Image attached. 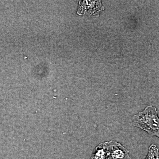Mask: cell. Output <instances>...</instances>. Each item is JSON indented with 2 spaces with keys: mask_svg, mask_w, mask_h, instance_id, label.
<instances>
[{
  "mask_svg": "<svg viewBox=\"0 0 159 159\" xmlns=\"http://www.w3.org/2000/svg\"><path fill=\"white\" fill-rule=\"evenodd\" d=\"M134 126L141 129L150 135L159 137V119L157 108L152 105L145 107L133 117Z\"/></svg>",
  "mask_w": 159,
  "mask_h": 159,
  "instance_id": "cell-1",
  "label": "cell"
},
{
  "mask_svg": "<svg viewBox=\"0 0 159 159\" xmlns=\"http://www.w3.org/2000/svg\"><path fill=\"white\" fill-rule=\"evenodd\" d=\"M109 151L107 159H131L129 151L120 143L116 141L107 142Z\"/></svg>",
  "mask_w": 159,
  "mask_h": 159,
  "instance_id": "cell-2",
  "label": "cell"
},
{
  "mask_svg": "<svg viewBox=\"0 0 159 159\" xmlns=\"http://www.w3.org/2000/svg\"><path fill=\"white\" fill-rule=\"evenodd\" d=\"M109 156L107 142H102L96 147L90 159H107Z\"/></svg>",
  "mask_w": 159,
  "mask_h": 159,
  "instance_id": "cell-3",
  "label": "cell"
},
{
  "mask_svg": "<svg viewBox=\"0 0 159 159\" xmlns=\"http://www.w3.org/2000/svg\"><path fill=\"white\" fill-rule=\"evenodd\" d=\"M145 159H159L158 148L156 145L152 144L149 146L148 154Z\"/></svg>",
  "mask_w": 159,
  "mask_h": 159,
  "instance_id": "cell-4",
  "label": "cell"
}]
</instances>
